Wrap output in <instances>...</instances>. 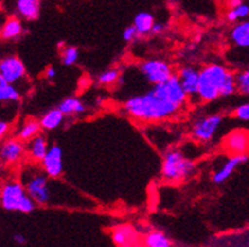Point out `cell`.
<instances>
[{"mask_svg": "<svg viewBox=\"0 0 249 247\" xmlns=\"http://www.w3.org/2000/svg\"><path fill=\"white\" fill-rule=\"evenodd\" d=\"M189 95L183 90L178 74L155 84L142 94L133 95L124 103L129 116L140 121L154 122L171 119L186 106Z\"/></svg>", "mask_w": 249, "mask_h": 247, "instance_id": "obj_1", "label": "cell"}, {"mask_svg": "<svg viewBox=\"0 0 249 247\" xmlns=\"http://www.w3.org/2000/svg\"><path fill=\"white\" fill-rule=\"evenodd\" d=\"M237 90L235 73L219 63H208L200 69L197 100L211 103L219 98H230Z\"/></svg>", "mask_w": 249, "mask_h": 247, "instance_id": "obj_2", "label": "cell"}, {"mask_svg": "<svg viewBox=\"0 0 249 247\" xmlns=\"http://www.w3.org/2000/svg\"><path fill=\"white\" fill-rule=\"evenodd\" d=\"M50 178L42 168L28 166L22 171L21 182L37 207H47L53 201V190Z\"/></svg>", "mask_w": 249, "mask_h": 247, "instance_id": "obj_3", "label": "cell"}, {"mask_svg": "<svg viewBox=\"0 0 249 247\" xmlns=\"http://www.w3.org/2000/svg\"><path fill=\"white\" fill-rule=\"evenodd\" d=\"M1 208L10 213L29 214L36 209L37 204L34 201L21 181L9 180L4 182L0 192Z\"/></svg>", "mask_w": 249, "mask_h": 247, "instance_id": "obj_4", "label": "cell"}, {"mask_svg": "<svg viewBox=\"0 0 249 247\" xmlns=\"http://www.w3.org/2000/svg\"><path fill=\"white\" fill-rule=\"evenodd\" d=\"M195 172V163L181 152L173 148L166 151L161 166V176L169 182H178L186 180Z\"/></svg>", "mask_w": 249, "mask_h": 247, "instance_id": "obj_5", "label": "cell"}, {"mask_svg": "<svg viewBox=\"0 0 249 247\" xmlns=\"http://www.w3.org/2000/svg\"><path fill=\"white\" fill-rule=\"evenodd\" d=\"M222 121H223V116L218 113L198 116L191 124L190 133L192 139L198 142H210L221 128Z\"/></svg>", "mask_w": 249, "mask_h": 247, "instance_id": "obj_6", "label": "cell"}, {"mask_svg": "<svg viewBox=\"0 0 249 247\" xmlns=\"http://www.w3.org/2000/svg\"><path fill=\"white\" fill-rule=\"evenodd\" d=\"M139 71L146 82L153 85L166 82L174 76L173 66L167 61L160 58H150L140 62Z\"/></svg>", "mask_w": 249, "mask_h": 247, "instance_id": "obj_7", "label": "cell"}, {"mask_svg": "<svg viewBox=\"0 0 249 247\" xmlns=\"http://www.w3.org/2000/svg\"><path fill=\"white\" fill-rule=\"evenodd\" d=\"M25 77L26 68L18 56L10 54L0 61V78L5 79L10 84H18Z\"/></svg>", "mask_w": 249, "mask_h": 247, "instance_id": "obj_8", "label": "cell"}, {"mask_svg": "<svg viewBox=\"0 0 249 247\" xmlns=\"http://www.w3.org/2000/svg\"><path fill=\"white\" fill-rule=\"evenodd\" d=\"M26 155V146L19 137L4 140L0 148V158L4 166H15Z\"/></svg>", "mask_w": 249, "mask_h": 247, "instance_id": "obj_9", "label": "cell"}, {"mask_svg": "<svg viewBox=\"0 0 249 247\" xmlns=\"http://www.w3.org/2000/svg\"><path fill=\"white\" fill-rule=\"evenodd\" d=\"M41 168L52 180H57V178L62 176L63 151L60 145L53 144L49 147L46 156L41 161Z\"/></svg>", "mask_w": 249, "mask_h": 247, "instance_id": "obj_10", "label": "cell"}, {"mask_svg": "<svg viewBox=\"0 0 249 247\" xmlns=\"http://www.w3.org/2000/svg\"><path fill=\"white\" fill-rule=\"evenodd\" d=\"M223 146L232 155H247L249 151V132L243 129L232 130L223 140Z\"/></svg>", "mask_w": 249, "mask_h": 247, "instance_id": "obj_11", "label": "cell"}, {"mask_svg": "<svg viewBox=\"0 0 249 247\" xmlns=\"http://www.w3.org/2000/svg\"><path fill=\"white\" fill-rule=\"evenodd\" d=\"M178 77L189 98H197L200 87V69L192 66H183L178 69Z\"/></svg>", "mask_w": 249, "mask_h": 247, "instance_id": "obj_12", "label": "cell"}, {"mask_svg": "<svg viewBox=\"0 0 249 247\" xmlns=\"http://www.w3.org/2000/svg\"><path fill=\"white\" fill-rule=\"evenodd\" d=\"M248 155H232L218 169L212 176V181L214 184H223L226 181H228L234 173V171L242 166L243 163L248 162Z\"/></svg>", "mask_w": 249, "mask_h": 247, "instance_id": "obj_13", "label": "cell"}, {"mask_svg": "<svg viewBox=\"0 0 249 247\" xmlns=\"http://www.w3.org/2000/svg\"><path fill=\"white\" fill-rule=\"evenodd\" d=\"M110 235L117 247H138L139 245V234L132 225L115 226Z\"/></svg>", "mask_w": 249, "mask_h": 247, "instance_id": "obj_14", "label": "cell"}, {"mask_svg": "<svg viewBox=\"0 0 249 247\" xmlns=\"http://www.w3.org/2000/svg\"><path fill=\"white\" fill-rule=\"evenodd\" d=\"M230 40L235 49H249V19L235 22L231 27Z\"/></svg>", "mask_w": 249, "mask_h": 247, "instance_id": "obj_15", "label": "cell"}, {"mask_svg": "<svg viewBox=\"0 0 249 247\" xmlns=\"http://www.w3.org/2000/svg\"><path fill=\"white\" fill-rule=\"evenodd\" d=\"M49 142L44 135L35 136L33 140L28 141L26 145V155L34 161V162H41L49 151Z\"/></svg>", "mask_w": 249, "mask_h": 247, "instance_id": "obj_16", "label": "cell"}, {"mask_svg": "<svg viewBox=\"0 0 249 247\" xmlns=\"http://www.w3.org/2000/svg\"><path fill=\"white\" fill-rule=\"evenodd\" d=\"M40 8V0H17V11L19 16L28 21L38 19Z\"/></svg>", "mask_w": 249, "mask_h": 247, "instance_id": "obj_17", "label": "cell"}, {"mask_svg": "<svg viewBox=\"0 0 249 247\" xmlns=\"http://www.w3.org/2000/svg\"><path fill=\"white\" fill-rule=\"evenodd\" d=\"M24 33V26L20 17L10 16L5 20L1 27V38L4 41L18 40Z\"/></svg>", "mask_w": 249, "mask_h": 247, "instance_id": "obj_18", "label": "cell"}, {"mask_svg": "<svg viewBox=\"0 0 249 247\" xmlns=\"http://www.w3.org/2000/svg\"><path fill=\"white\" fill-rule=\"evenodd\" d=\"M61 112L66 116H77V115H82L86 113V105L81 99L74 98V97H69V98L63 99L57 106Z\"/></svg>", "mask_w": 249, "mask_h": 247, "instance_id": "obj_19", "label": "cell"}, {"mask_svg": "<svg viewBox=\"0 0 249 247\" xmlns=\"http://www.w3.org/2000/svg\"><path fill=\"white\" fill-rule=\"evenodd\" d=\"M65 117H66V115L63 114L58 108L51 109V110H49L46 114L42 115V117L40 119V124H41L42 130H56V129L60 128V126L62 125Z\"/></svg>", "mask_w": 249, "mask_h": 247, "instance_id": "obj_20", "label": "cell"}, {"mask_svg": "<svg viewBox=\"0 0 249 247\" xmlns=\"http://www.w3.org/2000/svg\"><path fill=\"white\" fill-rule=\"evenodd\" d=\"M144 247H173V241L166 234L159 230H151L146 232L142 239Z\"/></svg>", "mask_w": 249, "mask_h": 247, "instance_id": "obj_21", "label": "cell"}, {"mask_svg": "<svg viewBox=\"0 0 249 247\" xmlns=\"http://www.w3.org/2000/svg\"><path fill=\"white\" fill-rule=\"evenodd\" d=\"M155 22V19H154V16L150 13H148V11H140L139 14L135 15L133 25L137 27V30L140 33V36H145L151 33Z\"/></svg>", "mask_w": 249, "mask_h": 247, "instance_id": "obj_22", "label": "cell"}, {"mask_svg": "<svg viewBox=\"0 0 249 247\" xmlns=\"http://www.w3.org/2000/svg\"><path fill=\"white\" fill-rule=\"evenodd\" d=\"M42 128L40 121L37 120H26V121L22 124L19 128L17 133V137H19L20 140H22L24 142H28L30 140H33L35 136L40 135Z\"/></svg>", "mask_w": 249, "mask_h": 247, "instance_id": "obj_23", "label": "cell"}, {"mask_svg": "<svg viewBox=\"0 0 249 247\" xmlns=\"http://www.w3.org/2000/svg\"><path fill=\"white\" fill-rule=\"evenodd\" d=\"M19 89L15 84H10L5 79L0 78V101L1 103H15L20 100Z\"/></svg>", "mask_w": 249, "mask_h": 247, "instance_id": "obj_24", "label": "cell"}, {"mask_svg": "<svg viewBox=\"0 0 249 247\" xmlns=\"http://www.w3.org/2000/svg\"><path fill=\"white\" fill-rule=\"evenodd\" d=\"M226 19L231 24L242 21V20L249 19V5L246 3H242L241 5L235 8H230V10L226 14Z\"/></svg>", "mask_w": 249, "mask_h": 247, "instance_id": "obj_25", "label": "cell"}, {"mask_svg": "<svg viewBox=\"0 0 249 247\" xmlns=\"http://www.w3.org/2000/svg\"><path fill=\"white\" fill-rule=\"evenodd\" d=\"M60 53L61 61L67 67H71V66L76 65L78 62V58H80V51L74 46H67L66 45L62 49H60Z\"/></svg>", "mask_w": 249, "mask_h": 247, "instance_id": "obj_26", "label": "cell"}, {"mask_svg": "<svg viewBox=\"0 0 249 247\" xmlns=\"http://www.w3.org/2000/svg\"><path fill=\"white\" fill-rule=\"evenodd\" d=\"M235 82L239 94L249 97V67L243 68L238 73H235Z\"/></svg>", "mask_w": 249, "mask_h": 247, "instance_id": "obj_27", "label": "cell"}, {"mask_svg": "<svg viewBox=\"0 0 249 247\" xmlns=\"http://www.w3.org/2000/svg\"><path fill=\"white\" fill-rule=\"evenodd\" d=\"M97 81L102 85H112L117 82H121V72L117 68H109L99 73Z\"/></svg>", "mask_w": 249, "mask_h": 247, "instance_id": "obj_28", "label": "cell"}, {"mask_svg": "<svg viewBox=\"0 0 249 247\" xmlns=\"http://www.w3.org/2000/svg\"><path fill=\"white\" fill-rule=\"evenodd\" d=\"M233 115L235 119L241 120V121H249V101L241 104L233 110Z\"/></svg>", "mask_w": 249, "mask_h": 247, "instance_id": "obj_29", "label": "cell"}, {"mask_svg": "<svg viewBox=\"0 0 249 247\" xmlns=\"http://www.w3.org/2000/svg\"><path fill=\"white\" fill-rule=\"evenodd\" d=\"M140 37V33H138L137 27L134 25H130V26L125 27L123 31V40L125 42H134L138 38Z\"/></svg>", "mask_w": 249, "mask_h": 247, "instance_id": "obj_30", "label": "cell"}, {"mask_svg": "<svg viewBox=\"0 0 249 247\" xmlns=\"http://www.w3.org/2000/svg\"><path fill=\"white\" fill-rule=\"evenodd\" d=\"M165 30H166V24L156 21L155 25H154L151 33H153V35H161V33H165Z\"/></svg>", "mask_w": 249, "mask_h": 247, "instance_id": "obj_31", "label": "cell"}, {"mask_svg": "<svg viewBox=\"0 0 249 247\" xmlns=\"http://www.w3.org/2000/svg\"><path fill=\"white\" fill-rule=\"evenodd\" d=\"M9 130H10V122L1 120L0 121V137H1V140H4L6 133H9Z\"/></svg>", "mask_w": 249, "mask_h": 247, "instance_id": "obj_32", "label": "cell"}, {"mask_svg": "<svg viewBox=\"0 0 249 247\" xmlns=\"http://www.w3.org/2000/svg\"><path fill=\"white\" fill-rule=\"evenodd\" d=\"M13 242L17 245H20V246H22V245H25L26 242H28V239H26V237H25L22 234L17 232V234L13 235Z\"/></svg>", "mask_w": 249, "mask_h": 247, "instance_id": "obj_33", "label": "cell"}, {"mask_svg": "<svg viewBox=\"0 0 249 247\" xmlns=\"http://www.w3.org/2000/svg\"><path fill=\"white\" fill-rule=\"evenodd\" d=\"M45 78L47 81H53L56 78V69L52 66H50V67H47L45 69Z\"/></svg>", "mask_w": 249, "mask_h": 247, "instance_id": "obj_34", "label": "cell"}, {"mask_svg": "<svg viewBox=\"0 0 249 247\" xmlns=\"http://www.w3.org/2000/svg\"><path fill=\"white\" fill-rule=\"evenodd\" d=\"M242 3H244L243 0H230V4H228V5H230V8H235V6L241 5Z\"/></svg>", "mask_w": 249, "mask_h": 247, "instance_id": "obj_35", "label": "cell"}]
</instances>
